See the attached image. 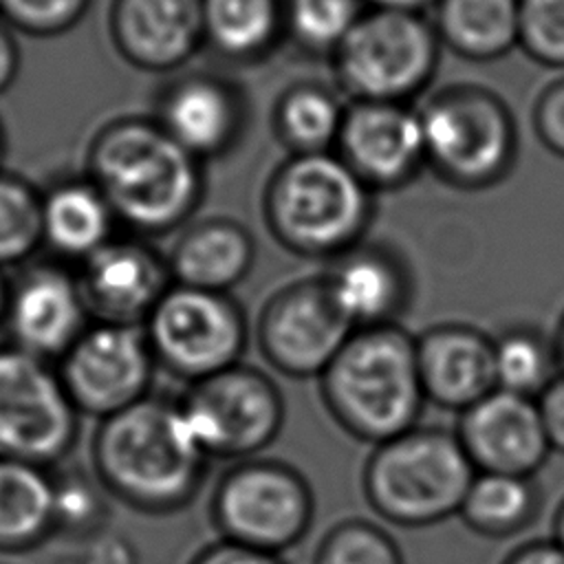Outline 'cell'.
<instances>
[{"mask_svg": "<svg viewBox=\"0 0 564 564\" xmlns=\"http://www.w3.org/2000/svg\"><path fill=\"white\" fill-rule=\"evenodd\" d=\"M86 176L119 225L141 238L187 227L203 203V161L178 145L154 117L128 115L104 123L86 152Z\"/></svg>", "mask_w": 564, "mask_h": 564, "instance_id": "obj_1", "label": "cell"}, {"mask_svg": "<svg viewBox=\"0 0 564 564\" xmlns=\"http://www.w3.org/2000/svg\"><path fill=\"white\" fill-rule=\"evenodd\" d=\"M176 399H148L106 416L90 438V469L108 496L145 516H172L198 496L207 463Z\"/></svg>", "mask_w": 564, "mask_h": 564, "instance_id": "obj_2", "label": "cell"}, {"mask_svg": "<svg viewBox=\"0 0 564 564\" xmlns=\"http://www.w3.org/2000/svg\"><path fill=\"white\" fill-rule=\"evenodd\" d=\"M319 397L348 436L372 447L416 427L427 403L416 337L401 324L352 330L319 375Z\"/></svg>", "mask_w": 564, "mask_h": 564, "instance_id": "obj_3", "label": "cell"}, {"mask_svg": "<svg viewBox=\"0 0 564 564\" xmlns=\"http://www.w3.org/2000/svg\"><path fill=\"white\" fill-rule=\"evenodd\" d=\"M262 214L286 251L335 260L361 245L372 220V189L337 152L291 154L267 183Z\"/></svg>", "mask_w": 564, "mask_h": 564, "instance_id": "obj_4", "label": "cell"}, {"mask_svg": "<svg viewBox=\"0 0 564 564\" xmlns=\"http://www.w3.org/2000/svg\"><path fill=\"white\" fill-rule=\"evenodd\" d=\"M474 476L454 430L416 425L372 447L361 469V491L386 522L423 529L458 516Z\"/></svg>", "mask_w": 564, "mask_h": 564, "instance_id": "obj_5", "label": "cell"}, {"mask_svg": "<svg viewBox=\"0 0 564 564\" xmlns=\"http://www.w3.org/2000/svg\"><path fill=\"white\" fill-rule=\"evenodd\" d=\"M419 115L425 165L447 185L485 189L511 172L518 130L496 93L474 84L447 86Z\"/></svg>", "mask_w": 564, "mask_h": 564, "instance_id": "obj_6", "label": "cell"}, {"mask_svg": "<svg viewBox=\"0 0 564 564\" xmlns=\"http://www.w3.org/2000/svg\"><path fill=\"white\" fill-rule=\"evenodd\" d=\"M315 494L291 463L253 456L231 463L209 496V520L220 540L284 555L313 527Z\"/></svg>", "mask_w": 564, "mask_h": 564, "instance_id": "obj_7", "label": "cell"}, {"mask_svg": "<svg viewBox=\"0 0 564 564\" xmlns=\"http://www.w3.org/2000/svg\"><path fill=\"white\" fill-rule=\"evenodd\" d=\"M441 42L421 13L364 11L333 53L337 82L355 101L405 104L438 66Z\"/></svg>", "mask_w": 564, "mask_h": 564, "instance_id": "obj_8", "label": "cell"}, {"mask_svg": "<svg viewBox=\"0 0 564 564\" xmlns=\"http://www.w3.org/2000/svg\"><path fill=\"white\" fill-rule=\"evenodd\" d=\"M159 370L194 383L242 361L249 322L231 293L172 282L141 324Z\"/></svg>", "mask_w": 564, "mask_h": 564, "instance_id": "obj_9", "label": "cell"}, {"mask_svg": "<svg viewBox=\"0 0 564 564\" xmlns=\"http://www.w3.org/2000/svg\"><path fill=\"white\" fill-rule=\"evenodd\" d=\"M79 434L82 414L57 368L0 344V458L53 469L68 460Z\"/></svg>", "mask_w": 564, "mask_h": 564, "instance_id": "obj_10", "label": "cell"}, {"mask_svg": "<svg viewBox=\"0 0 564 564\" xmlns=\"http://www.w3.org/2000/svg\"><path fill=\"white\" fill-rule=\"evenodd\" d=\"M176 403L200 449L231 463L260 456L280 436L286 416L273 377L242 361L187 383Z\"/></svg>", "mask_w": 564, "mask_h": 564, "instance_id": "obj_11", "label": "cell"}, {"mask_svg": "<svg viewBox=\"0 0 564 564\" xmlns=\"http://www.w3.org/2000/svg\"><path fill=\"white\" fill-rule=\"evenodd\" d=\"M156 370L143 326L108 322H90L57 361L75 408L97 421L148 399Z\"/></svg>", "mask_w": 564, "mask_h": 564, "instance_id": "obj_12", "label": "cell"}, {"mask_svg": "<svg viewBox=\"0 0 564 564\" xmlns=\"http://www.w3.org/2000/svg\"><path fill=\"white\" fill-rule=\"evenodd\" d=\"M350 333L352 326L330 300L322 275L273 291L253 328L264 361L291 379H319Z\"/></svg>", "mask_w": 564, "mask_h": 564, "instance_id": "obj_13", "label": "cell"}, {"mask_svg": "<svg viewBox=\"0 0 564 564\" xmlns=\"http://www.w3.org/2000/svg\"><path fill=\"white\" fill-rule=\"evenodd\" d=\"M79 278L62 262L24 267L9 289L7 341L51 364L90 326Z\"/></svg>", "mask_w": 564, "mask_h": 564, "instance_id": "obj_14", "label": "cell"}, {"mask_svg": "<svg viewBox=\"0 0 564 564\" xmlns=\"http://www.w3.org/2000/svg\"><path fill=\"white\" fill-rule=\"evenodd\" d=\"M79 286L93 322L141 326L172 286L167 256L148 238L115 236L84 262Z\"/></svg>", "mask_w": 564, "mask_h": 564, "instance_id": "obj_15", "label": "cell"}, {"mask_svg": "<svg viewBox=\"0 0 564 564\" xmlns=\"http://www.w3.org/2000/svg\"><path fill=\"white\" fill-rule=\"evenodd\" d=\"M335 148L372 192L397 189L425 165L421 115L405 104L352 101Z\"/></svg>", "mask_w": 564, "mask_h": 564, "instance_id": "obj_16", "label": "cell"}, {"mask_svg": "<svg viewBox=\"0 0 564 564\" xmlns=\"http://www.w3.org/2000/svg\"><path fill=\"white\" fill-rule=\"evenodd\" d=\"M454 432L476 471L535 476L551 454L538 401L500 388L463 410Z\"/></svg>", "mask_w": 564, "mask_h": 564, "instance_id": "obj_17", "label": "cell"}, {"mask_svg": "<svg viewBox=\"0 0 564 564\" xmlns=\"http://www.w3.org/2000/svg\"><path fill=\"white\" fill-rule=\"evenodd\" d=\"M108 29L123 62L170 73L205 44L203 0H112Z\"/></svg>", "mask_w": 564, "mask_h": 564, "instance_id": "obj_18", "label": "cell"}, {"mask_svg": "<svg viewBox=\"0 0 564 564\" xmlns=\"http://www.w3.org/2000/svg\"><path fill=\"white\" fill-rule=\"evenodd\" d=\"M154 119L200 161L227 154L245 130L242 93L225 77L194 73L174 77L159 95Z\"/></svg>", "mask_w": 564, "mask_h": 564, "instance_id": "obj_19", "label": "cell"}, {"mask_svg": "<svg viewBox=\"0 0 564 564\" xmlns=\"http://www.w3.org/2000/svg\"><path fill=\"white\" fill-rule=\"evenodd\" d=\"M416 366L427 403L456 414L496 388L494 339L463 322L434 324L416 335Z\"/></svg>", "mask_w": 564, "mask_h": 564, "instance_id": "obj_20", "label": "cell"}, {"mask_svg": "<svg viewBox=\"0 0 564 564\" xmlns=\"http://www.w3.org/2000/svg\"><path fill=\"white\" fill-rule=\"evenodd\" d=\"M322 280L352 330L399 324L412 302L410 269L383 245L352 247L330 260Z\"/></svg>", "mask_w": 564, "mask_h": 564, "instance_id": "obj_21", "label": "cell"}, {"mask_svg": "<svg viewBox=\"0 0 564 564\" xmlns=\"http://www.w3.org/2000/svg\"><path fill=\"white\" fill-rule=\"evenodd\" d=\"M256 240L231 218H203L181 229L167 264L172 282L231 293L253 269Z\"/></svg>", "mask_w": 564, "mask_h": 564, "instance_id": "obj_22", "label": "cell"}, {"mask_svg": "<svg viewBox=\"0 0 564 564\" xmlns=\"http://www.w3.org/2000/svg\"><path fill=\"white\" fill-rule=\"evenodd\" d=\"M117 218L88 178H62L42 192V238L59 260L84 262L115 238Z\"/></svg>", "mask_w": 564, "mask_h": 564, "instance_id": "obj_23", "label": "cell"}, {"mask_svg": "<svg viewBox=\"0 0 564 564\" xmlns=\"http://www.w3.org/2000/svg\"><path fill=\"white\" fill-rule=\"evenodd\" d=\"M55 538L51 469L0 458V553L20 555Z\"/></svg>", "mask_w": 564, "mask_h": 564, "instance_id": "obj_24", "label": "cell"}, {"mask_svg": "<svg viewBox=\"0 0 564 564\" xmlns=\"http://www.w3.org/2000/svg\"><path fill=\"white\" fill-rule=\"evenodd\" d=\"M438 42L471 62H494L520 44L518 0H436Z\"/></svg>", "mask_w": 564, "mask_h": 564, "instance_id": "obj_25", "label": "cell"}, {"mask_svg": "<svg viewBox=\"0 0 564 564\" xmlns=\"http://www.w3.org/2000/svg\"><path fill=\"white\" fill-rule=\"evenodd\" d=\"M542 509V491L535 476L476 471L458 518L482 538L505 540L535 522Z\"/></svg>", "mask_w": 564, "mask_h": 564, "instance_id": "obj_26", "label": "cell"}, {"mask_svg": "<svg viewBox=\"0 0 564 564\" xmlns=\"http://www.w3.org/2000/svg\"><path fill=\"white\" fill-rule=\"evenodd\" d=\"M203 24L218 55L253 62L284 35V0H203Z\"/></svg>", "mask_w": 564, "mask_h": 564, "instance_id": "obj_27", "label": "cell"}, {"mask_svg": "<svg viewBox=\"0 0 564 564\" xmlns=\"http://www.w3.org/2000/svg\"><path fill=\"white\" fill-rule=\"evenodd\" d=\"M346 108L335 93L319 84L286 88L273 110V126L291 154L330 152L337 145Z\"/></svg>", "mask_w": 564, "mask_h": 564, "instance_id": "obj_28", "label": "cell"}, {"mask_svg": "<svg viewBox=\"0 0 564 564\" xmlns=\"http://www.w3.org/2000/svg\"><path fill=\"white\" fill-rule=\"evenodd\" d=\"M494 339L496 388L535 399L557 375L553 337L533 326H509Z\"/></svg>", "mask_w": 564, "mask_h": 564, "instance_id": "obj_29", "label": "cell"}, {"mask_svg": "<svg viewBox=\"0 0 564 564\" xmlns=\"http://www.w3.org/2000/svg\"><path fill=\"white\" fill-rule=\"evenodd\" d=\"M53 476V520L55 538L84 542L108 529L112 498L93 474L90 465L62 463Z\"/></svg>", "mask_w": 564, "mask_h": 564, "instance_id": "obj_30", "label": "cell"}, {"mask_svg": "<svg viewBox=\"0 0 564 564\" xmlns=\"http://www.w3.org/2000/svg\"><path fill=\"white\" fill-rule=\"evenodd\" d=\"M40 247L42 192L24 176L0 170V269L26 264Z\"/></svg>", "mask_w": 564, "mask_h": 564, "instance_id": "obj_31", "label": "cell"}, {"mask_svg": "<svg viewBox=\"0 0 564 564\" xmlns=\"http://www.w3.org/2000/svg\"><path fill=\"white\" fill-rule=\"evenodd\" d=\"M364 0H284V35L308 53L333 55L361 18Z\"/></svg>", "mask_w": 564, "mask_h": 564, "instance_id": "obj_32", "label": "cell"}, {"mask_svg": "<svg viewBox=\"0 0 564 564\" xmlns=\"http://www.w3.org/2000/svg\"><path fill=\"white\" fill-rule=\"evenodd\" d=\"M313 564H405V560L386 529L364 518H346L319 540Z\"/></svg>", "mask_w": 564, "mask_h": 564, "instance_id": "obj_33", "label": "cell"}, {"mask_svg": "<svg viewBox=\"0 0 564 564\" xmlns=\"http://www.w3.org/2000/svg\"><path fill=\"white\" fill-rule=\"evenodd\" d=\"M520 48L538 64L564 68V0H518Z\"/></svg>", "mask_w": 564, "mask_h": 564, "instance_id": "obj_34", "label": "cell"}, {"mask_svg": "<svg viewBox=\"0 0 564 564\" xmlns=\"http://www.w3.org/2000/svg\"><path fill=\"white\" fill-rule=\"evenodd\" d=\"M88 7L90 0H0V18L24 35L55 37L70 31Z\"/></svg>", "mask_w": 564, "mask_h": 564, "instance_id": "obj_35", "label": "cell"}, {"mask_svg": "<svg viewBox=\"0 0 564 564\" xmlns=\"http://www.w3.org/2000/svg\"><path fill=\"white\" fill-rule=\"evenodd\" d=\"M533 128L542 145L564 159V77L540 93L533 106Z\"/></svg>", "mask_w": 564, "mask_h": 564, "instance_id": "obj_36", "label": "cell"}, {"mask_svg": "<svg viewBox=\"0 0 564 564\" xmlns=\"http://www.w3.org/2000/svg\"><path fill=\"white\" fill-rule=\"evenodd\" d=\"M75 564H139L137 546L117 531H101L77 544Z\"/></svg>", "mask_w": 564, "mask_h": 564, "instance_id": "obj_37", "label": "cell"}, {"mask_svg": "<svg viewBox=\"0 0 564 564\" xmlns=\"http://www.w3.org/2000/svg\"><path fill=\"white\" fill-rule=\"evenodd\" d=\"M187 564H286L282 555L242 546L229 540H216L198 549Z\"/></svg>", "mask_w": 564, "mask_h": 564, "instance_id": "obj_38", "label": "cell"}, {"mask_svg": "<svg viewBox=\"0 0 564 564\" xmlns=\"http://www.w3.org/2000/svg\"><path fill=\"white\" fill-rule=\"evenodd\" d=\"M538 410L551 452L564 454V372H560L538 397Z\"/></svg>", "mask_w": 564, "mask_h": 564, "instance_id": "obj_39", "label": "cell"}, {"mask_svg": "<svg viewBox=\"0 0 564 564\" xmlns=\"http://www.w3.org/2000/svg\"><path fill=\"white\" fill-rule=\"evenodd\" d=\"M502 564H564V549L553 540H529L516 546Z\"/></svg>", "mask_w": 564, "mask_h": 564, "instance_id": "obj_40", "label": "cell"}, {"mask_svg": "<svg viewBox=\"0 0 564 564\" xmlns=\"http://www.w3.org/2000/svg\"><path fill=\"white\" fill-rule=\"evenodd\" d=\"M20 73V48L13 29L0 20V95L11 88Z\"/></svg>", "mask_w": 564, "mask_h": 564, "instance_id": "obj_41", "label": "cell"}, {"mask_svg": "<svg viewBox=\"0 0 564 564\" xmlns=\"http://www.w3.org/2000/svg\"><path fill=\"white\" fill-rule=\"evenodd\" d=\"M370 2L372 9H386V11H405V13H421L427 4H434L436 0H364Z\"/></svg>", "mask_w": 564, "mask_h": 564, "instance_id": "obj_42", "label": "cell"}, {"mask_svg": "<svg viewBox=\"0 0 564 564\" xmlns=\"http://www.w3.org/2000/svg\"><path fill=\"white\" fill-rule=\"evenodd\" d=\"M551 538L564 549V498H562V502L555 509L553 524H551Z\"/></svg>", "mask_w": 564, "mask_h": 564, "instance_id": "obj_43", "label": "cell"}, {"mask_svg": "<svg viewBox=\"0 0 564 564\" xmlns=\"http://www.w3.org/2000/svg\"><path fill=\"white\" fill-rule=\"evenodd\" d=\"M9 289H11V280L4 275V271L0 269V330L4 328V319H7V304H9Z\"/></svg>", "mask_w": 564, "mask_h": 564, "instance_id": "obj_44", "label": "cell"}, {"mask_svg": "<svg viewBox=\"0 0 564 564\" xmlns=\"http://www.w3.org/2000/svg\"><path fill=\"white\" fill-rule=\"evenodd\" d=\"M553 346H555V355H557V364H560V372H564V313L560 317V324L555 328L553 335Z\"/></svg>", "mask_w": 564, "mask_h": 564, "instance_id": "obj_45", "label": "cell"}, {"mask_svg": "<svg viewBox=\"0 0 564 564\" xmlns=\"http://www.w3.org/2000/svg\"><path fill=\"white\" fill-rule=\"evenodd\" d=\"M2 150H4V134H2V126H0V156H2Z\"/></svg>", "mask_w": 564, "mask_h": 564, "instance_id": "obj_46", "label": "cell"}]
</instances>
